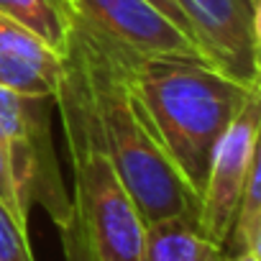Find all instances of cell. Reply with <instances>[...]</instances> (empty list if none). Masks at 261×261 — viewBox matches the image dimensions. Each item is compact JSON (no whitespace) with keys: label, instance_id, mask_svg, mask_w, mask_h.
Segmentation results:
<instances>
[{"label":"cell","instance_id":"obj_2","mask_svg":"<svg viewBox=\"0 0 261 261\" xmlns=\"http://www.w3.org/2000/svg\"><path fill=\"white\" fill-rule=\"evenodd\" d=\"M128 87L156 141L200 197L213 149L251 92L200 54H120Z\"/></svg>","mask_w":261,"mask_h":261},{"label":"cell","instance_id":"obj_7","mask_svg":"<svg viewBox=\"0 0 261 261\" xmlns=\"http://www.w3.org/2000/svg\"><path fill=\"white\" fill-rule=\"evenodd\" d=\"M77 26L128 57L200 54L197 46L146 0H69Z\"/></svg>","mask_w":261,"mask_h":261},{"label":"cell","instance_id":"obj_4","mask_svg":"<svg viewBox=\"0 0 261 261\" xmlns=\"http://www.w3.org/2000/svg\"><path fill=\"white\" fill-rule=\"evenodd\" d=\"M54 97H31L0 87V149L16 179L21 205H41L57 228L67 223L69 195L64 190L54 141H51Z\"/></svg>","mask_w":261,"mask_h":261},{"label":"cell","instance_id":"obj_6","mask_svg":"<svg viewBox=\"0 0 261 261\" xmlns=\"http://www.w3.org/2000/svg\"><path fill=\"white\" fill-rule=\"evenodd\" d=\"M200 57L246 87H258L261 0H179Z\"/></svg>","mask_w":261,"mask_h":261},{"label":"cell","instance_id":"obj_5","mask_svg":"<svg viewBox=\"0 0 261 261\" xmlns=\"http://www.w3.org/2000/svg\"><path fill=\"white\" fill-rule=\"evenodd\" d=\"M258 97L261 90L248 95V100L218 139L197 197L195 223L200 233L218 246H225L248 169L258 159Z\"/></svg>","mask_w":261,"mask_h":261},{"label":"cell","instance_id":"obj_15","mask_svg":"<svg viewBox=\"0 0 261 261\" xmlns=\"http://www.w3.org/2000/svg\"><path fill=\"white\" fill-rule=\"evenodd\" d=\"M223 261H261V253H251V251H246V253H236V256H225Z\"/></svg>","mask_w":261,"mask_h":261},{"label":"cell","instance_id":"obj_13","mask_svg":"<svg viewBox=\"0 0 261 261\" xmlns=\"http://www.w3.org/2000/svg\"><path fill=\"white\" fill-rule=\"evenodd\" d=\"M0 205H3L21 228L29 230V210L21 205V197H18V190H16V179H13V172L8 167V159L0 149Z\"/></svg>","mask_w":261,"mask_h":261},{"label":"cell","instance_id":"obj_8","mask_svg":"<svg viewBox=\"0 0 261 261\" xmlns=\"http://www.w3.org/2000/svg\"><path fill=\"white\" fill-rule=\"evenodd\" d=\"M64 57L21 23L0 16V87L31 97H54Z\"/></svg>","mask_w":261,"mask_h":261},{"label":"cell","instance_id":"obj_12","mask_svg":"<svg viewBox=\"0 0 261 261\" xmlns=\"http://www.w3.org/2000/svg\"><path fill=\"white\" fill-rule=\"evenodd\" d=\"M0 261H36L29 243V230L0 205Z\"/></svg>","mask_w":261,"mask_h":261},{"label":"cell","instance_id":"obj_14","mask_svg":"<svg viewBox=\"0 0 261 261\" xmlns=\"http://www.w3.org/2000/svg\"><path fill=\"white\" fill-rule=\"evenodd\" d=\"M146 3L154 8V11H159L169 23H174L190 41H192V34H190V23H187V18H185V13H182V8H179V0H146Z\"/></svg>","mask_w":261,"mask_h":261},{"label":"cell","instance_id":"obj_3","mask_svg":"<svg viewBox=\"0 0 261 261\" xmlns=\"http://www.w3.org/2000/svg\"><path fill=\"white\" fill-rule=\"evenodd\" d=\"M69 44L87 72L100 134L113 169L134 200L144 225L169 218H195L197 195L177 172L136 105L120 54L80 26H74Z\"/></svg>","mask_w":261,"mask_h":261},{"label":"cell","instance_id":"obj_1","mask_svg":"<svg viewBox=\"0 0 261 261\" xmlns=\"http://www.w3.org/2000/svg\"><path fill=\"white\" fill-rule=\"evenodd\" d=\"M72 162L69 215L62 230L67 261H141L146 225L108 156L87 72L80 54L64 51L54 95Z\"/></svg>","mask_w":261,"mask_h":261},{"label":"cell","instance_id":"obj_10","mask_svg":"<svg viewBox=\"0 0 261 261\" xmlns=\"http://www.w3.org/2000/svg\"><path fill=\"white\" fill-rule=\"evenodd\" d=\"M0 16L21 23L62 57L77 26L69 0H0Z\"/></svg>","mask_w":261,"mask_h":261},{"label":"cell","instance_id":"obj_11","mask_svg":"<svg viewBox=\"0 0 261 261\" xmlns=\"http://www.w3.org/2000/svg\"><path fill=\"white\" fill-rule=\"evenodd\" d=\"M225 256H236V253H261V169H258V159L251 164L225 246H223Z\"/></svg>","mask_w":261,"mask_h":261},{"label":"cell","instance_id":"obj_9","mask_svg":"<svg viewBox=\"0 0 261 261\" xmlns=\"http://www.w3.org/2000/svg\"><path fill=\"white\" fill-rule=\"evenodd\" d=\"M223 246L205 238L195 218H169L146 225L141 261H223Z\"/></svg>","mask_w":261,"mask_h":261}]
</instances>
